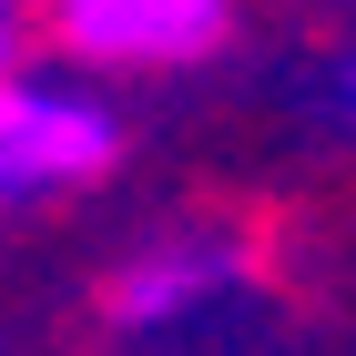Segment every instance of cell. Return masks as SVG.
<instances>
[{"label":"cell","mask_w":356,"mask_h":356,"mask_svg":"<svg viewBox=\"0 0 356 356\" xmlns=\"http://www.w3.org/2000/svg\"><path fill=\"white\" fill-rule=\"evenodd\" d=\"M204 254H153V265H133L122 275V296H112V316H122V326H143V316H163V305H184L193 285H204Z\"/></svg>","instance_id":"obj_3"},{"label":"cell","mask_w":356,"mask_h":356,"mask_svg":"<svg viewBox=\"0 0 356 356\" xmlns=\"http://www.w3.org/2000/svg\"><path fill=\"white\" fill-rule=\"evenodd\" d=\"M61 41L82 61H193L224 41V0H61Z\"/></svg>","instance_id":"obj_1"},{"label":"cell","mask_w":356,"mask_h":356,"mask_svg":"<svg viewBox=\"0 0 356 356\" xmlns=\"http://www.w3.org/2000/svg\"><path fill=\"white\" fill-rule=\"evenodd\" d=\"M112 163V122L72 102H31V92H0V193L10 184H72V173Z\"/></svg>","instance_id":"obj_2"}]
</instances>
